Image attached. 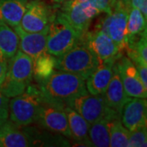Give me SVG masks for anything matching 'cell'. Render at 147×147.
Segmentation results:
<instances>
[{"mask_svg":"<svg viewBox=\"0 0 147 147\" xmlns=\"http://www.w3.org/2000/svg\"><path fill=\"white\" fill-rule=\"evenodd\" d=\"M39 85L42 100L64 105L69 100L88 92L85 79L81 76L58 69Z\"/></svg>","mask_w":147,"mask_h":147,"instance_id":"obj_1","label":"cell"},{"mask_svg":"<svg viewBox=\"0 0 147 147\" xmlns=\"http://www.w3.org/2000/svg\"><path fill=\"white\" fill-rule=\"evenodd\" d=\"M33 75L34 60L18 50L7 61V71L0 91L8 98L21 94L32 82Z\"/></svg>","mask_w":147,"mask_h":147,"instance_id":"obj_2","label":"cell"},{"mask_svg":"<svg viewBox=\"0 0 147 147\" xmlns=\"http://www.w3.org/2000/svg\"><path fill=\"white\" fill-rule=\"evenodd\" d=\"M84 34L70 26L57 11L49 24L46 52L58 57L80 42Z\"/></svg>","mask_w":147,"mask_h":147,"instance_id":"obj_3","label":"cell"},{"mask_svg":"<svg viewBox=\"0 0 147 147\" xmlns=\"http://www.w3.org/2000/svg\"><path fill=\"white\" fill-rule=\"evenodd\" d=\"M39 88L29 85L26 91L9 100L10 120L20 127H26L37 121L42 103Z\"/></svg>","mask_w":147,"mask_h":147,"instance_id":"obj_4","label":"cell"},{"mask_svg":"<svg viewBox=\"0 0 147 147\" xmlns=\"http://www.w3.org/2000/svg\"><path fill=\"white\" fill-rule=\"evenodd\" d=\"M98 65V58L80 41L66 53L58 57L56 69L78 74L86 80Z\"/></svg>","mask_w":147,"mask_h":147,"instance_id":"obj_5","label":"cell"},{"mask_svg":"<svg viewBox=\"0 0 147 147\" xmlns=\"http://www.w3.org/2000/svg\"><path fill=\"white\" fill-rule=\"evenodd\" d=\"M65 105L78 112L90 124L103 119L111 120L120 117L118 112L106 104L104 94L92 95L87 92L69 100Z\"/></svg>","mask_w":147,"mask_h":147,"instance_id":"obj_6","label":"cell"},{"mask_svg":"<svg viewBox=\"0 0 147 147\" xmlns=\"http://www.w3.org/2000/svg\"><path fill=\"white\" fill-rule=\"evenodd\" d=\"M130 8L125 6L114 5L111 12L95 27L106 34L122 52L125 50L127 45V22Z\"/></svg>","mask_w":147,"mask_h":147,"instance_id":"obj_7","label":"cell"},{"mask_svg":"<svg viewBox=\"0 0 147 147\" xmlns=\"http://www.w3.org/2000/svg\"><path fill=\"white\" fill-rule=\"evenodd\" d=\"M59 13L70 26L85 34L88 30L92 19L100 11L86 0H70L61 3Z\"/></svg>","mask_w":147,"mask_h":147,"instance_id":"obj_8","label":"cell"},{"mask_svg":"<svg viewBox=\"0 0 147 147\" xmlns=\"http://www.w3.org/2000/svg\"><path fill=\"white\" fill-rule=\"evenodd\" d=\"M81 42L98 58L99 61H116L123 55V52L115 42L106 34L96 28L92 31L86 32Z\"/></svg>","mask_w":147,"mask_h":147,"instance_id":"obj_9","label":"cell"},{"mask_svg":"<svg viewBox=\"0 0 147 147\" xmlns=\"http://www.w3.org/2000/svg\"><path fill=\"white\" fill-rule=\"evenodd\" d=\"M36 122L48 131L71 137L64 105L42 100Z\"/></svg>","mask_w":147,"mask_h":147,"instance_id":"obj_10","label":"cell"},{"mask_svg":"<svg viewBox=\"0 0 147 147\" xmlns=\"http://www.w3.org/2000/svg\"><path fill=\"white\" fill-rule=\"evenodd\" d=\"M55 13L42 0L28 1L19 26L26 32H41L49 26Z\"/></svg>","mask_w":147,"mask_h":147,"instance_id":"obj_11","label":"cell"},{"mask_svg":"<svg viewBox=\"0 0 147 147\" xmlns=\"http://www.w3.org/2000/svg\"><path fill=\"white\" fill-rule=\"evenodd\" d=\"M123 88L129 97L146 98L147 88L142 83L137 67L129 58L121 55L115 61Z\"/></svg>","mask_w":147,"mask_h":147,"instance_id":"obj_12","label":"cell"},{"mask_svg":"<svg viewBox=\"0 0 147 147\" xmlns=\"http://www.w3.org/2000/svg\"><path fill=\"white\" fill-rule=\"evenodd\" d=\"M120 119L128 131L146 127V98L130 97L122 109Z\"/></svg>","mask_w":147,"mask_h":147,"instance_id":"obj_13","label":"cell"},{"mask_svg":"<svg viewBox=\"0 0 147 147\" xmlns=\"http://www.w3.org/2000/svg\"><path fill=\"white\" fill-rule=\"evenodd\" d=\"M48 28L49 26L41 32L31 33L25 31L20 26L14 27V30L19 37L20 50L30 56L33 60L45 53Z\"/></svg>","mask_w":147,"mask_h":147,"instance_id":"obj_14","label":"cell"},{"mask_svg":"<svg viewBox=\"0 0 147 147\" xmlns=\"http://www.w3.org/2000/svg\"><path fill=\"white\" fill-rule=\"evenodd\" d=\"M115 61H99L98 66L86 79V88L92 95L103 94L114 73Z\"/></svg>","mask_w":147,"mask_h":147,"instance_id":"obj_15","label":"cell"},{"mask_svg":"<svg viewBox=\"0 0 147 147\" xmlns=\"http://www.w3.org/2000/svg\"><path fill=\"white\" fill-rule=\"evenodd\" d=\"M65 111L68 119L70 136L75 143L78 144L77 146H92V144L88 138L89 123L68 105H65Z\"/></svg>","mask_w":147,"mask_h":147,"instance_id":"obj_16","label":"cell"},{"mask_svg":"<svg viewBox=\"0 0 147 147\" xmlns=\"http://www.w3.org/2000/svg\"><path fill=\"white\" fill-rule=\"evenodd\" d=\"M27 146H31V142L26 130L11 120L0 125V147Z\"/></svg>","mask_w":147,"mask_h":147,"instance_id":"obj_17","label":"cell"},{"mask_svg":"<svg viewBox=\"0 0 147 147\" xmlns=\"http://www.w3.org/2000/svg\"><path fill=\"white\" fill-rule=\"evenodd\" d=\"M103 94L108 106L120 115L123 105L130 97L125 92L115 63L114 65L113 76Z\"/></svg>","mask_w":147,"mask_h":147,"instance_id":"obj_18","label":"cell"},{"mask_svg":"<svg viewBox=\"0 0 147 147\" xmlns=\"http://www.w3.org/2000/svg\"><path fill=\"white\" fill-rule=\"evenodd\" d=\"M28 0H0V25L19 26Z\"/></svg>","mask_w":147,"mask_h":147,"instance_id":"obj_19","label":"cell"},{"mask_svg":"<svg viewBox=\"0 0 147 147\" xmlns=\"http://www.w3.org/2000/svg\"><path fill=\"white\" fill-rule=\"evenodd\" d=\"M19 48V37L10 26L0 25V61H8Z\"/></svg>","mask_w":147,"mask_h":147,"instance_id":"obj_20","label":"cell"},{"mask_svg":"<svg viewBox=\"0 0 147 147\" xmlns=\"http://www.w3.org/2000/svg\"><path fill=\"white\" fill-rule=\"evenodd\" d=\"M147 33L127 42L126 53L127 57L134 64L147 65Z\"/></svg>","mask_w":147,"mask_h":147,"instance_id":"obj_21","label":"cell"},{"mask_svg":"<svg viewBox=\"0 0 147 147\" xmlns=\"http://www.w3.org/2000/svg\"><path fill=\"white\" fill-rule=\"evenodd\" d=\"M109 121L106 119H103L90 124L88 138L92 146H110Z\"/></svg>","mask_w":147,"mask_h":147,"instance_id":"obj_22","label":"cell"},{"mask_svg":"<svg viewBox=\"0 0 147 147\" xmlns=\"http://www.w3.org/2000/svg\"><path fill=\"white\" fill-rule=\"evenodd\" d=\"M146 18L139 9L131 7L128 11L127 22V42L146 32Z\"/></svg>","mask_w":147,"mask_h":147,"instance_id":"obj_23","label":"cell"},{"mask_svg":"<svg viewBox=\"0 0 147 147\" xmlns=\"http://www.w3.org/2000/svg\"><path fill=\"white\" fill-rule=\"evenodd\" d=\"M57 58L47 52L39 55L34 60V74L41 82L49 77L56 69Z\"/></svg>","mask_w":147,"mask_h":147,"instance_id":"obj_24","label":"cell"},{"mask_svg":"<svg viewBox=\"0 0 147 147\" xmlns=\"http://www.w3.org/2000/svg\"><path fill=\"white\" fill-rule=\"evenodd\" d=\"M110 146L128 147L129 131L122 123L120 117L109 121Z\"/></svg>","mask_w":147,"mask_h":147,"instance_id":"obj_25","label":"cell"},{"mask_svg":"<svg viewBox=\"0 0 147 147\" xmlns=\"http://www.w3.org/2000/svg\"><path fill=\"white\" fill-rule=\"evenodd\" d=\"M146 127L129 131L128 147H146L147 146Z\"/></svg>","mask_w":147,"mask_h":147,"instance_id":"obj_26","label":"cell"},{"mask_svg":"<svg viewBox=\"0 0 147 147\" xmlns=\"http://www.w3.org/2000/svg\"><path fill=\"white\" fill-rule=\"evenodd\" d=\"M9 98L0 91V125L8 119Z\"/></svg>","mask_w":147,"mask_h":147,"instance_id":"obj_27","label":"cell"},{"mask_svg":"<svg viewBox=\"0 0 147 147\" xmlns=\"http://www.w3.org/2000/svg\"><path fill=\"white\" fill-rule=\"evenodd\" d=\"M90 3L96 9L100 11V13L104 12L109 14L113 9V0H86Z\"/></svg>","mask_w":147,"mask_h":147,"instance_id":"obj_28","label":"cell"},{"mask_svg":"<svg viewBox=\"0 0 147 147\" xmlns=\"http://www.w3.org/2000/svg\"><path fill=\"white\" fill-rule=\"evenodd\" d=\"M130 7L139 9L144 16L147 17V0H130Z\"/></svg>","mask_w":147,"mask_h":147,"instance_id":"obj_29","label":"cell"},{"mask_svg":"<svg viewBox=\"0 0 147 147\" xmlns=\"http://www.w3.org/2000/svg\"><path fill=\"white\" fill-rule=\"evenodd\" d=\"M134 65L137 67L142 83L144 85V87L147 88V65H142V64H134Z\"/></svg>","mask_w":147,"mask_h":147,"instance_id":"obj_30","label":"cell"},{"mask_svg":"<svg viewBox=\"0 0 147 147\" xmlns=\"http://www.w3.org/2000/svg\"><path fill=\"white\" fill-rule=\"evenodd\" d=\"M7 71V61H0V84L5 79L6 74Z\"/></svg>","mask_w":147,"mask_h":147,"instance_id":"obj_31","label":"cell"},{"mask_svg":"<svg viewBox=\"0 0 147 147\" xmlns=\"http://www.w3.org/2000/svg\"><path fill=\"white\" fill-rule=\"evenodd\" d=\"M114 5H122L131 7L130 0H113V6Z\"/></svg>","mask_w":147,"mask_h":147,"instance_id":"obj_32","label":"cell"},{"mask_svg":"<svg viewBox=\"0 0 147 147\" xmlns=\"http://www.w3.org/2000/svg\"><path fill=\"white\" fill-rule=\"evenodd\" d=\"M53 1H54V2H56V3H57L61 4V3H64L68 2V1H70V0H53Z\"/></svg>","mask_w":147,"mask_h":147,"instance_id":"obj_33","label":"cell"}]
</instances>
